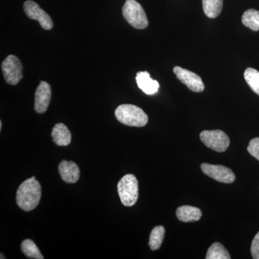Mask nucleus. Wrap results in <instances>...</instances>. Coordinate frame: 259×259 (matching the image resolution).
<instances>
[{
	"label": "nucleus",
	"instance_id": "nucleus-1",
	"mask_svg": "<svg viewBox=\"0 0 259 259\" xmlns=\"http://www.w3.org/2000/svg\"><path fill=\"white\" fill-rule=\"evenodd\" d=\"M41 198V186L35 177L24 181L18 187L16 202L18 207L29 212L37 207Z\"/></svg>",
	"mask_w": 259,
	"mask_h": 259
},
{
	"label": "nucleus",
	"instance_id": "nucleus-2",
	"mask_svg": "<svg viewBox=\"0 0 259 259\" xmlns=\"http://www.w3.org/2000/svg\"><path fill=\"white\" fill-rule=\"evenodd\" d=\"M115 115L121 123L132 127H144L148 121L146 112L134 105H120L116 109Z\"/></svg>",
	"mask_w": 259,
	"mask_h": 259
},
{
	"label": "nucleus",
	"instance_id": "nucleus-3",
	"mask_svg": "<svg viewBox=\"0 0 259 259\" xmlns=\"http://www.w3.org/2000/svg\"><path fill=\"white\" fill-rule=\"evenodd\" d=\"M121 202L126 207L134 205L139 198V182L133 175H126L117 184Z\"/></svg>",
	"mask_w": 259,
	"mask_h": 259
},
{
	"label": "nucleus",
	"instance_id": "nucleus-4",
	"mask_svg": "<svg viewBox=\"0 0 259 259\" xmlns=\"http://www.w3.org/2000/svg\"><path fill=\"white\" fill-rule=\"evenodd\" d=\"M122 15L134 28L142 30L148 26V18L144 8L136 0H126L122 8Z\"/></svg>",
	"mask_w": 259,
	"mask_h": 259
},
{
	"label": "nucleus",
	"instance_id": "nucleus-5",
	"mask_svg": "<svg viewBox=\"0 0 259 259\" xmlns=\"http://www.w3.org/2000/svg\"><path fill=\"white\" fill-rule=\"evenodd\" d=\"M199 136L201 141L207 147L217 152H224L230 145L229 138L226 133L221 130L204 131Z\"/></svg>",
	"mask_w": 259,
	"mask_h": 259
},
{
	"label": "nucleus",
	"instance_id": "nucleus-6",
	"mask_svg": "<svg viewBox=\"0 0 259 259\" xmlns=\"http://www.w3.org/2000/svg\"><path fill=\"white\" fill-rule=\"evenodd\" d=\"M23 66L20 59L15 55H9L2 64L3 76L6 82L16 85L23 79Z\"/></svg>",
	"mask_w": 259,
	"mask_h": 259
},
{
	"label": "nucleus",
	"instance_id": "nucleus-7",
	"mask_svg": "<svg viewBox=\"0 0 259 259\" xmlns=\"http://www.w3.org/2000/svg\"><path fill=\"white\" fill-rule=\"evenodd\" d=\"M24 11L29 18L38 21L44 30H51L54 27V23L51 17L35 2L32 0L25 2L24 3Z\"/></svg>",
	"mask_w": 259,
	"mask_h": 259
},
{
	"label": "nucleus",
	"instance_id": "nucleus-8",
	"mask_svg": "<svg viewBox=\"0 0 259 259\" xmlns=\"http://www.w3.org/2000/svg\"><path fill=\"white\" fill-rule=\"evenodd\" d=\"M201 169L207 176L222 183H233L236 180V176L232 170L222 165L204 163L201 165Z\"/></svg>",
	"mask_w": 259,
	"mask_h": 259
},
{
	"label": "nucleus",
	"instance_id": "nucleus-9",
	"mask_svg": "<svg viewBox=\"0 0 259 259\" xmlns=\"http://www.w3.org/2000/svg\"><path fill=\"white\" fill-rule=\"evenodd\" d=\"M174 73L182 83H185L190 90L194 93H202L204 90L203 81L200 76L189 70L180 66L174 68Z\"/></svg>",
	"mask_w": 259,
	"mask_h": 259
},
{
	"label": "nucleus",
	"instance_id": "nucleus-10",
	"mask_svg": "<svg viewBox=\"0 0 259 259\" xmlns=\"http://www.w3.org/2000/svg\"><path fill=\"white\" fill-rule=\"evenodd\" d=\"M51 99V88L47 81H41L37 88L35 95L34 108L39 114L47 112Z\"/></svg>",
	"mask_w": 259,
	"mask_h": 259
},
{
	"label": "nucleus",
	"instance_id": "nucleus-11",
	"mask_svg": "<svg viewBox=\"0 0 259 259\" xmlns=\"http://www.w3.org/2000/svg\"><path fill=\"white\" fill-rule=\"evenodd\" d=\"M59 171L61 179L66 183L74 184L80 177L79 166L73 161H62L59 163Z\"/></svg>",
	"mask_w": 259,
	"mask_h": 259
},
{
	"label": "nucleus",
	"instance_id": "nucleus-12",
	"mask_svg": "<svg viewBox=\"0 0 259 259\" xmlns=\"http://www.w3.org/2000/svg\"><path fill=\"white\" fill-rule=\"evenodd\" d=\"M136 80L139 88L146 95H152L158 93L159 83L156 80L151 79L148 71L138 72Z\"/></svg>",
	"mask_w": 259,
	"mask_h": 259
},
{
	"label": "nucleus",
	"instance_id": "nucleus-13",
	"mask_svg": "<svg viewBox=\"0 0 259 259\" xmlns=\"http://www.w3.org/2000/svg\"><path fill=\"white\" fill-rule=\"evenodd\" d=\"M51 137L54 144L57 146H66L71 144V132L64 124H56L51 132Z\"/></svg>",
	"mask_w": 259,
	"mask_h": 259
},
{
	"label": "nucleus",
	"instance_id": "nucleus-14",
	"mask_svg": "<svg viewBox=\"0 0 259 259\" xmlns=\"http://www.w3.org/2000/svg\"><path fill=\"white\" fill-rule=\"evenodd\" d=\"M177 217L184 223L196 222L202 217L200 209L190 205L181 206L177 209Z\"/></svg>",
	"mask_w": 259,
	"mask_h": 259
},
{
	"label": "nucleus",
	"instance_id": "nucleus-15",
	"mask_svg": "<svg viewBox=\"0 0 259 259\" xmlns=\"http://www.w3.org/2000/svg\"><path fill=\"white\" fill-rule=\"evenodd\" d=\"M223 0H202L204 14L209 18H217L223 10Z\"/></svg>",
	"mask_w": 259,
	"mask_h": 259
},
{
	"label": "nucleus",
	"instance_id": "nucleus-16",
	"mask_svg": "<svg viewBox=\"0 0 259 259\" xmlns=\"http://www.w3.org/2000/svg\"><path fill=\"white\" fill-rule=\"evenodd\" d=\"M242 23L253 31L259 30V10H246L242 16Z\"/></svg>",
	"mask_w": 259,
	"mask_h": 259
},
{
	"label": "nucleus",
	"instance_id": "nucleus-17",
	"mask_svg": "<svg viewBox=\"0 0 259 259\" xmlns=\"http://www.w3.org/2000/svg\"><path fill=\"white\" fill-rule=\"evenodd\" d=\"M165 236V228L163 226L155 227L150 235L149 244L150 248L152 250L159 249L163 243Z\"/></svg>",
	"mask_w": 259,
	"mask_h": 259
},
{
	"label": "nucleus",
	"instance_id": "nucleus-18",
	"mask_svg": "<svg viewBox=\"0 0 259 259\" xmlns=\"http://www.w3.org/2000/svg\"><path fill=\"white\" fill-rule=\"evenodd\" d=\"M231 255L221 243H214L207 250V259H230Z\"/></svg>",
	"mask_w": 259,
	"mask_h": 259
},
{
	"label": "nucleus",
	"instance_id": "nucleus-19",
	"mask_svg": "<svg viewBox=\"0 0 259 259\" xmlns=\"http://www.w3.org/2000/svg\"><path fill=\"white\" fill-rule=\"evenodd\" d=\"M21 250L28 258L44 259V256L40 253L37 245L32 240L26 239L22 242Z\"/></svg>",
	"mask_w": 259,
	"mask_h": 259
},
{
	"label": "nucleus",
	"instance_id": "nucleus-20",
	"mask_svg": "<svg viewBox=\"0 0 259 259\" xmlns=\"http://www.w3.org/2000/svg\"><path fill=\"white\" fill-rule=\"evenodd\" d=\"M244 78L250 88L259 95V71L253 68H247L244 72Z\"/></svg>",
	"mask_w": 259,
	"mask_h": 259
},
{
	"label": "nucleus",
	"instance_id": "nucleus-21",
	"mask_svg": "<svg viewBox=\"0 0 259 259\" xmlns=\"http://www.w3.org/2000/svg\"><path fill=\"white\" fill-rule=\"evenodd\" d=\"M248 153L259 161V138H255L250 141L247 148Z\"/></svg>",
	"mask_w": 259,
	"mask_h": 259
},
{
	"label": "nucleus",
	"instance_id": "nucleus-22",
	"mask_svg": "<svg viewBox=\"0 0 259 259\" xmlns=\"http://www.w3.org/2000/svg\"><path fill=\"white\" fill-rule=\"evenodd\" d=\"M250 251H251V255L253 258L259 259V232L255 235L253 241H252Z\"/></svg>",
	"mask_w": 259,
	"mask_h": 259
},
{
	"label": "nucleus",
	"instance_id": "nucleus-23",
	"mask_svg": "<svg viewBox=\"0 0 259 259\" xmlns=\"http://www.w3.org/2000/svg\"><path fill=\"white\" fill-rule=\"evenodd\" d=\"M2 126H3V123H2V121H0V130H2Z\"/></svg>",
	"mask_w": 259,
	"mask_h": 259
}]
</instances>
